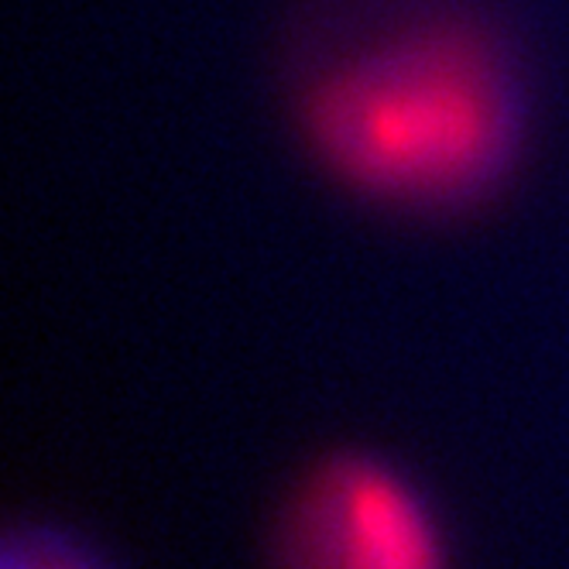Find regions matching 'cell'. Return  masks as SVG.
<instances>
[{
	"label": "cell",
	"instance_id": "cell-1",
	"mask_svg": "<svg viewBox=\"0 0 569 569\" xmlns=\"http://www.w3.org/2000/svg\"><path fill=\"white\" fill-rule=\"evenodd\" d=\"M309 131L357 189L416 207L463 202L515 158L521 97L460 34H409L360 52L309 103Z\"/></svg>",
	"mask_w": 569,
	"mask_h": 569
},
{
	"label": "cell",
	"instance_id": "cell-2",
	"mask_svg": "<svg viewBox=\"0 0 569 569\" xmlns=\"http://www.w3.org/2000/svg\"><path fill=\"white\" fill-rule=\"evenodd\" d=\"M278 569H450L439 518L412 477L347 453L322 463L292 498Z\"/></svg>",
	"mask_w": 569,
	"mask_h": 569
},
{
	"label": "cell",
	"instance_id": "cell-3",
	"mask_svg": "<svg viewBox=\"0 0 569 569\" xmlns=\"http://www.w3.org/2000/svg\"><path fill=\"white\" fill-rule=\"evenodd\" d=\"M0 569H110L83 539L52 525L11 528L0 552Z\"/></svg>",
	"mask_w": 569,
	"mask_h": 569
}]
</instances>
